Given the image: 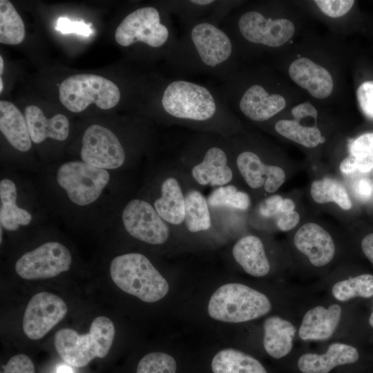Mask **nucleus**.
<instances>
[{
  "instance_id": "f8f14e48",
  "label": "nucleus",
  "mask_w": 373,
  "mask_h": 373,
  "mask_svg": "<svg viewBox=\"0 0 373 373\" xmlns=\"http://www.w3.org/2000/svg\"><path fill=\"white\" fill-rule=\"evenodd\" d=\"M81 157L84 162L104 169H117L126 159L117 137L110 129L99 124H93L85 131Z\"/></svg>"
},
{
  "instance_id": "e433bc0d",
  "label": "nucleus",
  "mask_w": 373,
  "mask_h": 373,
  "mask_svg": "<svg viewBox=\"0 0 373 373\" xmlns=\"http://www.w3.org/2000/svg\"><path fill=\"white\" fill-rule=\"evenodd\" d=\"M314 2L324 15L332 18L346 15L355 3L352 0H316Z\"/></svg>"
},
{
  "instance_id": "37998d69",
  "label": "nucleus",
  "mask_w": 373,
  "mask_h": 373,
  "mask_svg": "<svg viewBox=\"0 0 373 373\" xmlns=\"http://www.w3.org/2000/svg\"><path fill=\"white\" fill-rule=\"evenodd\" d=\"M277 221L278 229L283 231H288L294 229L299 222L300 216L296 211L289 213H281Z\"/></svg>"
},
{
  "instance_id": "a211bd4d",
  "label": "nucleus",
  "mask_w": 373,
  "mask_h": 373,
  "mask_svg": "<svg viewBox=\"0 0 373 373\" xmlns=\"http://www.w3.org/2000/svg\"><path fill=\"white\" fill-rule=\"evenodd\" d=\"M342 314L343 308L336 303L310 308L305 313L298 327L299 338L304 341L328 340L336 332Z\"/></svg>"
},
{
  "instance_id": "ea45409f",
  "label": "nucleus",
  "mask_w": 373,
  "mask_h": 373,
  "mask_svg": "<svg viewBox=\"0 0 373 373\" xmlns=\"http://www.w3.org/2000/svg\"><path fill=\"white\" fill-rule=\"evenodd\" d=\"M3 373H35V365L28 356L19 354L9 359Z\"/></svg>"
},
{
  "instance_id": "9d476101",
  "label": "nucleus",
  "mask_w": 373,
  "mask_h": 373,
  "mask_svg": "<svg viewBox=\"0 0 373 373\" xmlns=\"http://www.w3.org/2000/svg\"><path fill=\"white\" fill-rule=\"evenodd\" d=\"M110 175L104 169L84 161H72L63 164L57 173L59 186L67 193L68 198L79 206L95 202L109 182Z\"/></svg>"
},
{
  "instance_id": "7ed1b4c3",
  "label": "nucleus",
  "mask_w": 373,
  "mask_h": 373,
  "mask_svg": "<svg viewBox=\"0 0 373 373\" xmlns=\"http://www.w3.org/2000/svg\"><path fill=\"white\" fill-rule=\"evenodd\" d=\"M262 73L239 68L219 81L218 87L230 109L255 122H264L285 109L287 101L275 92Z\"/></svg>"
},
{
  "instance_id": "c85d7f7f",
  "label": "nucleus",
  "mask_w": 373,
  "mask_h": 373,
  "mask_svg": "<svg viewBox=\"0 0 373 373\" xmlns=\"http://www.w3.org/2000/svg\"><path fill=\"white\" fill-rule=\"evenodd\" d=\"M274 129L281 136L308 148L316 147L325 142V137L316 124L305 125L294 118L277 121Z\"/></svg>"
},
{
  "instance_id": "39448f33",
  "label": "nucleus",
  "mask_w": 373,
  "mask_h": 373,
  "mask_svg": "<svg viewBox=\"0 0 373 373\" xmlns=\"http://www.w3.org/2000/svg\"><path fill=\"white\" fill-rule=\"evenodd\" d=\"M220 26L233 39L239 56L243 50L280 47L295 33L294 24L285 18L273 17L259 8L231 12Z\"/></svg>"
},
{
  "instance_id": "a19ab883",
  "label": "nucleus",
  "mask_w": 373,
  "mask_h": 373,
  "mask_svg": "<svg viewBox=\"0 0 373 373\" xmlns=\"http://www.w3.org/2000/svg\"><path fill=\"white\" fill-rule=\"evenodd\" d=\"M349 151L352 155L373 153V132L364 133L352 140Z\"/></svg>"
},
{
  "instance_id": "4c0bfd02",
  "label": "nucleus",
  "mask_w": 373,
  "mask_h": 373,
  "mask_svg": "<svg viewBox=\"0 0 373 373\" xmlns=\"http://www.w3.org/2000/svg\"><path fill=\"white\" fill-rule=\"evenodd\" d=\"M356 97L363 113L373 119V81H365L357 88Z\"/></svg>"
},
{
  "instance_id": "9b49d317",
  "label": "nucleus",
  "mask_w": 373,
  "mask_h": 373,
  "mask_svg": "<svg viewBox=\"0 0 373 373\" xmlns=\"http://www.w3.org/2000/svg\"><path fill=\"white\" fill-rule=\"evenodd\" d=\"M71 262L72 256L66 247L58 242H48L23 254L15 268L22 278L46 279L68 271Z\"/></svg>"
},
{
  "instance_id": "a18cd8bd",
  "label": "nucleus",
  "mask_w": 373,
  "mask_h": 373,
  "mask_svg": "<svg viewBox=\"0 0 373 373\" xmlns=\"http://www.w3.org/2000/svg\"><path fill=\"white\" fill-rule=\"evenodd\" d=\"M361 249L365 256L373 264V233L367 234L363 238Z\"/></svg>"
},
{
  "instance_id": "f257e3e1",
  "label": "nucleus",
  "mask_w": 373,
  "mask_h": 373,
  "mask_svg": "<svg viewBox=\"0 0 373 373\" xmlns=\"http://www.w3.org/2000/svg\"><path fill=\"white\" fill-rule=\"evenodd\" d=\"M181 26L166 59L170 71L180 76L211 75L220 81L238 70L237 48L220 24L199 19L182 21Z\"/></svg>"
},
{
  "instance_id": "a878e982",
  "label": "nucleus",
  "mask_w": 373,
  "mask_h": 373,
  "mask_svg": "<svg viewBox=\"0 0 373 373\" xmlns=\"http://www.w3.org/2000/svg\"><path fill=\"white\" fill-rule=\"evenodd\" d=\"M154 208L169 223L179 224L184 220L185 198L175 178H168L162 182L161 196L155 201Z\"/></svg>"
},
{
  "instance_id": "c9c22d12",
  "label": "nucleus",
  "mask_w": 373,
  "mask_h": 373,
  "mask_svg": "<svg viewBox=\"0 0 373 373\" xmlns=\"http://www.w3.org/2000/svg\"><path fill=\"white\" fill-rule=\"evenodd\" d=\"M373 169V153L361 155L350 154L340 164L342 173L348 174L358 170L366 173Z\"/></svg>"
},
{
  "instance_id": "f704fd0d",
  "label": "nucleus",
  "mask_w": 373,
  "mask_h": 373,
  "mask_svg": "<svg viewBox=\"0 0 373 373\" xmlns=\"http://www.w3.org/2000/svg\"><path fill=\"white\" fill-rule=\"evenodd\" d=\"M175 358L164 352H151L140 361L136 373H175Z\"/></svg>"
},
{
  "instance_id": "aec40b11",
  "label": "nucleus",
  "mask_w": 373,
  "mask_h": 373,
  "mask_svg": "<svg viewBox=\"0 0 373 373\" xmlns=\"http://www.w3.org/2000/svg\"><path fill=\"white\" fill-rule=\"evenodd\" d=\"M359 353L354 347L341 343H331L323 354L305 353L298 360L302 373H329L334 368L356 363Z\"/></svg>"
},
{
  "instance_id": "c03bdc74",
  "label": "nucleus",
  "mask_w": 373,
  "mask_h": 373,
  "mask_svg": "<svg viewBox=\"0 0 373 373\" xmlns=\"http://www.w3.org/2000/svg\"><path fill=\"white\" fill-rule=\"evenodd\" d=\"M356 195L365 201L370 200L373 196V183L367 178L358 180L354 187Z\"/></svg>"
},
{
  "instance_id": "dca6fc26",
  "label": "nucleus",
  "mask_w": 373,
  "mask_h": 373,
  "mask_svg": "<svg viewBox=\"0 0 373 373\" xmlns=\"http://www.w3.org/2000/svg\"><path fill=\"white\" fill-rule=\"evenodd\" d=\"M288 73L297 86L314 98L325 99L333 91L334 80L331 73L311 59L302 57L294 59L289 67Z\"/></svg>"
},
{
  "instance_id": "de8ad7c7",
  "label": "nucleus",
  "mask_w": 373,
  "mask_h": 373,
  "mask_svg": "<svg viewBox=\"0 0 373 373\" xmlns=\"http://www.w3.org/2000/svg\"><path fill=\"white\" fill-rule=\"evenodd\" d=\"M57 373H73L71 368L67 365H60L57 370Z\"/></svg>"
},
{
  "instance_id": "393cba45",
  "label": "nucleus",
  "mask_w": 373,
  "mask_h": 373,
  "mask_svg": "<svg viewBox=\"0 0 373 373\" xmlns=\"http://www.w3.org/2000/svg\"><path fill=\"white\" fill-rule=\"evenodd\" d=\"M0 130L17 150L26 152L31 148L32 140L26 119L10 102H0Z\"/></svg>"
},
{
  "instance_id": "473e14b6",
  "label": "nucleus",
  "mask_w": 373,
  "mask_h": 373,
  "mask_svg": "<svg viewBox=\"0 0 373 373\" xmlns=\"http://www.w3.org/2000/svg\"><path fill=\"white\" fill-rule=\"evenodd\" d=\"M332 296L338 302H346L356 297L369 298L373 296V275L363 274L335 283Z\"/></svg>"
},
{
  "instance_id": "1a4fd4ad",
  "label": "nucleus",
  "mask_w": 373,
  "mask_h": 373,
  "mask_svg": "<svg viewBox=\"0 0 373 373\" xmlns=\"http://www.w3.org/2000/svg\"><path fill=\"white\" fill-rule=\"evenodd\" d=\"M59 100L73 113L83 111L90 104L107 110L116 106L121 91L112 81L93 74L68 77L59 86Z\"/></svg>"
},
{
  "instance_id": "72a5a7b5",
  "label": "nucleus",
  "mask_w": 373,
  "mask_h": 373,
  "mask_svg": "<svg viewBox=\"0 0 373 373\" xmlns=\"http://www.w3.org/2000/svg\"><path fill=\"white\" fill-rule=\"evenodd\" d=\"M212 207H229L236 209L246 210L250 206L249 195L238 191L233 185L219 186L212 191L208 198Z\"/></svg>"
},
{
  "instance_id": "2eb2a0df",
  "label": "nucleus",
  "mask_w": 373,
  "mask_h": 373,
  "mask_svg": "<svg viewBox=\"0 0 373 373\" xmlns=\"http://www.w3.org/2000/svg\"><path fill=\"white\" fill-rule=\"evenodd\" d=\"M294 243L296 248L316 267L328 265L336 253L335 243L331 235L314 222L301 226L294 235Z\"/></svg>"
},
{
  "instance_id": "ddd939ff",
  "label": "nucleus",
  "mask_w": 373,
  "mask_h": 373,
  "mask_svg": "<svg viewBox=\"0 0 373 373\" xmlns=\"http://www.w3.org/2000/svg\"><path fill=\"white\" fill-rule=\"evenodd\" d=\"M67 311L65 302L57 295L47 291L35 294L24 312V334L32 340L42 338L64 318Z\"/></svg>"
},
{
  "instance_id": "cd10ccee",
  "label": "nucleus",
  "mask_w": 373,
  "mask_h": 373,
  "mask_svg": "<svg viewBox=\"0 0 373 373\" xmlns=\"http://www.w3.org/2000/svg\"><path fill=\"white\" fill-rule=\"evenodd\" d=\"M211 369L213 373H268L258 360L232 348L219 351L212 359Z\"/></svg>"
},
{
  "instance_id": "f03ea898",
  "label": "nucleus",
  "mask_w": 373,
  "mask_h": 373,
  "mask_svg": "<svg viewBox=\"0 0 373 373\" xmlns=\"http://www.w3.org/2000/svg\"><path fill=\"white\" fill-rule=\"evenodd\" d=\"M153 97L152 108L169 122L226 127L236 120L218 87L182 78H162Z\"/></svg>"
},
{
  "instance_id": "412c9836",
  "label": "nucleus",
  "mask_w": 373,
  "mask_h": 373,
  "mask_svg": "<svg viewBox=\"0 0 373 373\" xmlns=\"http://www.w3.org/2000/svg\"><path fill=\"white\" fill-rule=\"evenodd\" d=\"M227 161V153L221 146H207L202 162L193 167V177L201 185L222 186L233 178Z\"/></svg>"
},
{
  "instance_id": "7c9ffc66",
  "label": "nucleus",
  "mask_w": 373,
  "mask_h": 373,
  "mask_svg": "<svg viewBox=\"0 0 373 373\" xmlns=\"http://www.w3.org/2000/svg\"><path fill=\"white\" fill-rule=\"evenodd\" d=\"M310 194L314 201L319 204L333 202L344 210H349L352 207L345 186L334 178H325L314 181L311 185Z\"/></svg>"
},
{
  "instance_id": "c756f323",
  "label": "nucleus",
  "mask_w": 373,
  "mask_h": 373,
  "mask_svg": "<svg viewBox=\"0 0 373 373\" xmlns=\"http://www.w3.org/2000/svg\"><path fill=\"white\" fill-rule=\"evenodd\" d=\"M185 198L184 222L191 232L208 230L211 225L208 204L198 191L188 192Z\"/></svg>"
},
{
  "instance_id": "3c124183",
  "label": "nucleus",
  "mask_w": 373,
  "mask_h": 373,
  "mask_svg": "<svg viewBox=\"0 0 373 373\" xmlns=\"http://www.w3.org/2000/svg\"><path fill=\"white\" fill-rule=\"evenodd\" d=\"M3 90V80L1 77H0V93L2 92Z\"/></svg>"
},
{
  "instance_id": "0eeeda50",
  "label": "nucleus",
  "mask_w": 373,
  "mask_h": 373,
  "mask_svg": "<svg viewBox=\"0 0 373 373\" xmlns=\"http://www.w3.org/2000/svg\"><path fill=\"white\" fill-rule=\"evenodd\" d=\"M110 274L121 290L146 303L161 300L169 289L166 279L141 254L130 253L114 258Z\"/></svg>"
},
{
  "instance_id": "6ab92c4d",
  "label": "nucleus",
  "mask_w": 373,
  "mask_h": 373,
  "mask_svg": "<svg viewBox=\"0 0 373 373\" xmlns=\"http://www.w3.org/2000/svg\"><path fill=\"white\" fill-rule=\"evenodd\" d=\"M162 3L181 22L209 19L220 25L238 4L236 1L226 0H169Z\"/></svg>"
},
{
  "instance_id": "4be33fe9",
  "label": "nucleus",
  "mask_w": 373,
  "mask_h": 373,
  "mask_svg": "<svg viewBox=\"0 0 373 373\" xmlns=\"http://www.w3.org/2000/svg\"><path fill=\"white\" fill-rule=\"evenodd\" d=\"M25 119L31 140L39 144L46 138L64 141L69 134V122L63 114L47 119L38 106H28L24 111Z\"/></svg>"
},
{
  "instance_id": "bb28decb",
  "label": "nucleus",
  "mask_w": 373,
  "mask_h": 373,
  "mask_svg": "<svg viewBox=\"0 0 373 373\" xmlns=\"http://www.w3.org/2000/svg\"><path fill=\"white\" fill-rule=\"evenodd\" d=\"M17 193L15 184L10 179L0 182V222L1 227L15 231L19 225H27L31 220L30 213L17 205Z\"/></svg>"
},
{
  "instance_id": "4468645a",
  "label": "nucleus",
  "mask_w": 373,
  "mask_h": 373,
  "mask_svg": "<svg viewBox=\"0 0 373 373\" xmlns=\"http://www.w3.org/2000/svg\"><path fill=\"white\" fill-rule=\"evenodd\" d=\"M122 221L131 236L144 242L161 245L169 238V229L164 220L144 200H131L123 210Z\"/></svg>"
},
{
  "instance_id": "2f4dec72",
  "label": "nucleus",
  "mask_w": 373,
  "mask_h": 373,
  "mask_svg": "<svg viewBox=\"0 0 373 373\" xmlns=\"http://www.w3.org/2000/svg\"><path fill=\"white\" fill-rule=\"evenodd\" d=\"M25 38L23 20L12 3L0 1V42L8 45H17Z\"/></svg>"
},
{
  "instance_id": "20e7f679",
  "label": "nucleus",
  "mask_w": 373,
  "mask_h": 373,
  "mask_svg": "<svg viewBox=\"0 0 373 373\" xmlns=\"http://www.w3.org/2000/svg\"><path fill=\"white\" fill-rule=\"evenodd\" d=\"M161 5L142 6L128 13L116 28V42L122 47L143 44L166 59L178 35L171 12L162 3Z\"/></svg>"
},
{
  "instance_id": "423d86ee",
  "label": "nucleus",
  "mask_w": 373,
  "mask_h": 373,
  "mask_svg": "<svg viewBox=\"0 0 373 373\" xmlns=\"http://www.w3.org/2000/svg\"><path fill=\"white\" fill-rule=\"evenodd\" d=\"M115 332L112 321L100 316L93 321L88 333L79 334L70 328L59 329L55 334L54 345L66 363L83 367L94 358H102L108 354Z\"/></svg>"
},
{
  "instance_id": "5701e85b",
  "label": "nucleus",
  "mask_w": 373,
  "mask_h": 373,
  "mask_svg": "<svg viewBox=\"0 0 373 373\" xmlns=\"http://www.w3.org/2000/svg\"><path fill=\"white\" fill-rule=\"evenodd\" d=\"M263 329V346L270 356L279 359L290 353L297 332L291 321L279 316H271L265 320Z\"/></svg>"
},
{
  "instance_id": "58836bf2",
  "label": "nucleus",
  "mask_w": 373,
  "mask_h": 373,
  "mask_svg": "<svg viewBox=\"0 0 373 373\" xmlns=\"http://www.w3.org/2000/svg\"><path fill=\"white\" fill-rule=\"evenodd\" d=\"M90 23L86 24L84 21H72L65 17H59L56 25V30L63 34L76 33L88 37L93 33Z\"/></svg>"
},
{
  "instance_id": "49530a36",
  "label": "nucleus",
  "mask_w": 373,
  "mask_h": 373,
  "mask_svg": "<svg viewBox=\"0 0 373 373\" xmlns=\"http://www.w3.org/2000/svg\"><path fill=\"white\" fill-rule=\"evenodd\" d=\"M295 204L294 201L289 198L283 199L280 212L289 213L295 211Z\"/></svg>"
},
{
  "instance_id": "8fccbe9b",
  "label": "nucleus",
  "mask_w": 373,
  "mask_h": 373,
  "mask_svg": "<svg viewBox=\"0 0 373 373\" xmlns=\"http://www.w3.org/2000/svg\"><path fill=\"white\" fill-rule=\"evenodd\" d=\"M369 324L373 328V310L369 318Z\"/></svg>"
},
{
  "instance_id": "6e6552de",
  "label": "nucleus",
  "mask_w": 373,
  "mask_h": 373,
  "mask_svg": "<svg viewBox=\"0 0 373 373\" xmlns=\"http://www.w3.org/2000/svg\"><path fill=\"white\" fill-rule=\"evenodd\" d=\"M271 309V301L265 294L236 283L220 287L211 296L208 305L211 318L233 323L260 318Z\"/></svg>"
},
{
  "instance_id": "b1692460",
  "label": "nucleus",
  "mask_w": 373,
  "mask_h": 373,
  "mask_svg": "<svg viewBox=\"0 0 373 373\" xmlns=\"http://www.w3.org/2000/svg\"><path fill=\"white\" fill-rule=\"evenodd\" d=\"M232 254L243 270L252 276H265L270 270L263 244L257 236L249 235L241 238L234 245Z\"/></svg>"
},
{
  "instance_id": "79ce46f5",
  "label": "nucleus",
  "mask_w": 373,
  "mask_h": 373,
  "mask_svg": "<svg viewBox=\"0 0 373 373\" xmlns=\"http://www.w3.org/2000/svg\"><path fill=\"white\" fill-rule=\"evenodd\" d=\"M283 199L274 195L265 198L259 205V212L265 217H271L280 211Z\"/></svg>"
},
{
  "instance_id": "f3484780",
  "label": "nucleus",
  "mask_w": 373,
  "mask_h": 373,
  "mask_svg": "<svg viewBox=\"0 0 373 373\" xmlns=\"http://www.w3.org/2000/svg\"><path fill=\"white\" fill-rule=\"evenodd\" d=\"M236 164L245 182L252 189L260 188L264 184L267 192L274 193L285 180V173L282 168L265 164L251 151L240 152L237 156Z\"/></svg>"
},
{
  "instance_id": "09e8293b",
  "label": "nucleus",
  "mask_w": 373,
  "mask_h": 373,
  "mask_svg": "<svg viewBox=\"0 0 373 373\" xmlns=\"http://www.w3.org/2000/svg\"><path fill=\"white\" fill-rule=\"evenodd\" d=\"M3 71V60L1 56H0V75L1 76Z\"/></svg>"
}]
</instances>
